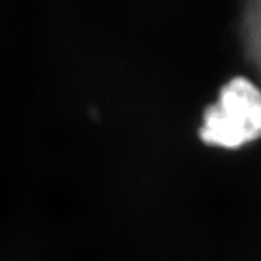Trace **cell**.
I'll list each match as a JSON object with an SVG mask.
<instances>
[{
	"label": "cell",
	"instance_id": "6da1fadb",
	"mask_svg": "<svg viewBox=\"0 0 261 261\" xmlns=\"http://www.w3.org/2000/svg\"><path fill=\"white\" fill-rule=\"evenodd\" d=\"M261 137V87L238 75L222 86L203 115L200 138L221 148H240Z\"/></svg>",
	"mask_w": 261,
	"mask_h": 261
},
{
	"label": "cell",
	"instance_id": "7a4b0ae2",
	"mask_svg": "<svg viewBox=\"0 0 261 261\" xmlns=\"http://www.w3.org/2000/svg\"><path fill=\"white\" fill-rule=\"evenodd\" d=\"M244 56L261 80V0H245L240 19Z\"/></svg>",
	"mask_w": 261,
	"mask_h": 261
}]
</instances>
